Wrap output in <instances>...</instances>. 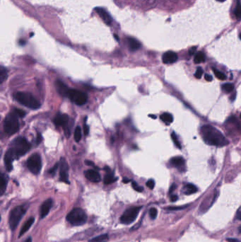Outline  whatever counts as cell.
Listing matches in <instances>:
<instances>
[{
    "instance_id": "484cf974",
    "label": "cell",
    "mask_w": 241,
    "mask_h": 242,
    "mask_svg": "<svg viewBox=\"0 0 241 242\" xmlns=\"http://www.w3.org/2000/svg\"><path fill=\"white\" fill-rule=\"evenodd\" d=\"M8 76V71L4 67L1 66L0 67V82L1 84L6 80Z\"/></svg>"
},
{
    "instance_id": "44dd1931",
    "label": "cell",
    "mask_w": 241,
    "mask_h": 242,
    "mask_svg": "<svg viewBox=\"0 0 241 242\" xmlns=\"http://www.w3.org/2000/svg\"><path fill=\"white\" fill-rule=\"evenodd\" d=\"M108 174H106V176H105L104 179H103V182H104V184L106 185H109V184H113V183H114L115 181H116L117 179L114 176V174L113 173H112V172H108Z\"/></svg>"
},
{
    "instance_id": "b9f144b4",
    "label": "cell",
    "mask_w": 241,
    "mask_h": 242,
    "mask_svg": "<svg viewBox=\"0 0 241 242\" xmlns=\"http://www.w3.org/2000/svg\"><path fill=\"white\" fill-rule=\"evenodd\" d=\"M204 78L206 81H208V82H211L213 79V77L212 76L209 75V74H205V77H204Z\"/></svg>"
},
{
    "instance_id": "d6986e66",
    "label": "cell",
    "mask_w": 241,
    "mask_h": 242,
    "mask_svg": "<svg viewBox=\"0 0 241 242\" xmlns=\"http://www.w3.org/2000/svg\"><path fill=\"white\" fill-rule=\"evenodd\" d=\"M34 221H35V219H34L33 217H30V219H28L26 222L24 223V224L23 225V226H22L21 229V231H20L19 236H18L19 237H21L22 235L25 234V233L26 232V231H28L30 227H31L32 224L34 223Z\"/></svg>"
},
{
    "instance_id": "f35d334b",
    "label": "cell",
    "mask_w": 241,
    "mask_h": 242,
    "mask_svg": "<svg viewBox=\"0 0 241 242\" xmlns=\"http://www.w3.org/2000/svg\"><path fill=\"white\" fill-rule=\"evenodd\" d=\"M58 166H59V164H56L55 165V167H53L52 169H50V170L49 171V173L50 174H54L55 173V171H56V169H57V167H58Z\"/></svg>"
},
{
    "instance_id": "f1b7e54d",
    "label": "cell",
    "mask_w": 241,
    "mask_h": 242,
    "mask_svg": "<svg viewBox=\"0 0 241 242\" xmlns=\"http://www.w3.org/2000/svg\"><path fill=\"white\" fill-rule=\"evenodd\" d=\"M235 16L237 20L241 19V3L237 1L236 7L235 9Z\"/></svg>"
},
{
    "instance_id": "277c9868",
    "label": "cell",
    "mask_w": 241,
    "mask_h": 242,
    "mask_svg": "<svg viewBox=\"0 0 241 242\" xmlns=\"http://www.w3.org/2000/svg\"><path fill=\"white\" fill-rule=\"evenodd\" d=\"M18 117L14 112L8 114L5 117L4 130L5 133L8 135H13L16 134L19 130V122Z\"/></svg>"
},
{
    "instance_id": "ba28073f",
    "label": "cell",
    "mask_w": 241,
    "mask_h": 242,
    "mask_svg": "<svg viewBox=\"0 0 241 242\" xmlns=\"http://www.w3.org/2000/svg\"><path fill=\"white\" fill-rule=\"evenodd\" d=\"M27 167L33 174H38L42 169V159L38 154H33L27 161Z\"/></svg>"
},
{
    "instance_id": "bcb514c9",
    "label": "cell",
    "mask_w": 241,
    "mask_h": 242,
    "mask_svg": "<svg viewBox=\"0 0 241 242\" xmlns=\"http://www.w3.org/2000/svg\"><path fill=\"white\" fill-rule=\"evenodd\" d=\"M175 188H176V186H175V184H173V186H171V187H170V191H169V193H171L172 192H173L174 191H175Z\"/></svg>"
},
{
    "instance_id": "ee69618b",
    "label": "cell",
    "mask_w": 241,
    "mask_h": 242,
    "mask_svg": "<svg viewBox=\"0 0 241 242\" xmlns=\"http://www.w3.org/2000/svg\"><path fill=\"white\" fill-rule=\"evenodd\" d=\"M226 241L228 242H240V241L236 238H227Z\"/></svg>"
},
{
    "instance_id": "d6a6232c",
    "label": "cell",
    "mask_w": 241,
    "mask_h": 242,
    "mask_svg": "<svg viewBox=\"0 0 241 242\" xmlns=\"http://www.w3.org/2000/svg\"><path fill=\"white\" fill-rule=\"evenodd\" d=\"M13 112L16 113V115H17V116L19 117H25L26 114V113L24 110H21V109H19V108H14V110H13Z\"/></svg>"
},
{
    "instance_id": "4316f807",
    "label": "cell",
    "mask_w": 241,
    "mask_h": 242,
    "mask_svg": "<svg viewBox=\"0 0 241 242\" xmlns=\"http://www.w3.org/2000/svg\"><path fill=\"white\" fill-rule=\"evenodd\" d=\"M161 119L163 121V122H166V123L167 124L171 123L173 120V116H172V115L168 113H163L162 115H161Z\"/></svg>"
},
{
    "instance_id": "52a82bcc",
    "label": "cell",
    "mask_w": 241,
    "mask_h": 242,
    "mask_svg": "<svg viewBox=\"0 0 241 242\" xmlns=\"http://www.w3.org/2000/svg\"><path fill=\"white\" fill-rule=\"evenodd\" d=\"M142 207H132L128 208L120 217V222L125 224H130L138 217Z\"/></svg>"
},
{
    "instance_id": "f907efd6",
    "label": "cell",
    "mask_w": 241,
    "mask_h": 242,
    "mask_svg": "<svg viewBox=\"0 0 241 242\" xmlns=\"http://www.w3.org/2000/svg\"><path fill=\"white\" fill-rule=\"evenodd\" d=\"M216 1H219V2H223V1H225V0H216Z\"/></svg>"
},
{
    "instance_id": "83f0119b",
    "label": "cell",
    "mask_w": 241,
    "mask_h": 242,
    "mask_svg": "<svg viewBox=\"0 0 241 242\" xmlns=\"http://www.w3.org/2000/svg\"><path fill=\"white\" fill-rule=\"evenodd\" d=\"M82 129L79 126H77L75 128L74 130V140L76 142H79L82 140Z\"/></svg>"
},
{
    "instance_id": "7402d4cb",
    "label": "cell",
    "mask_w": 241,
    "mask_h": 242,
    "mask_svg": "<svg viewBox=\"0 0 241 242\" xmlns=\"http://www.w3.org/2000/svg\"><path fill=\"white\" fill-rule=\"evenodd\" d=\"M109 240V236L108 234H101L89 240V242H107Z\"/></svg>"
},
{
    "instance_id": "8fae6325",
    "label": "cell",
    "mask_w": 241,
    "mask_h": 242,
    "mask_svg": "<svg viewBox=\"0 0 241 242\" xmlns=\"http://www.w3.org/2000/svg\"><path fill=\"white\" fill-rule=\"evenodd\" d=\"M60 179L61 181L66 183V184H69V165L67 163L66 161L64 159H62L60 162Z\"/></svg>"
},
{
    "instance_id": "c3c4849f",
    "label": "cell",
    "mask_w": 241,
    "mask_h": 242,
    "mask_svg": "<svg viewBox=\"0 0 241 242\" xmlns=\"http://www.w3.org/2000/svg\"><path fill=\"white\" fill-rule=\"evenodd\" d=\"M123 181V183H125V184H127V183L130 182V180L128 179H124Z\"/></svg>"
},
{
    "instance_id": "7dc6e473",
    "label": "cell",
    "mask_w": 241,
    "mask_h": 242,
    "mask_svg": "<svg viewBox=\"0 0 241 242\" xmlns=\"http://www.w3.org/2000/svg\"><path fill=\"white\" fill-rule=\"evenodd\" d=\"M86 164H88V165H91V166H94V163H92V162H90V161H86Z\"/></svg>"
},
{
    "instance_id": "30bf717a",
    "label": "cell",
    "mask_w": 241,
    "mask_h": 242,
    "mask_svg": "<svg viewBox=\"0 0 241 242\" xmlns=\"http://www.w3.org/2000/svg\"><path fill=\"white\" fill-rule=\"evenodd\" d=\"M55 125L57 127H63L65 129V131L66 132V134L67 136H69L70 135V117H69L68 115L63 113H57L56 116L55 117L54 120H53Z\"/></svg>"
},
{
    "instance_id": "4fadbf2b",
    "label": "cell",
    "mask_w": 241,
    "mask_h": 242,
    "mask_svg": "<svg viewBox=\"0 0 241 242\" xmlns=\"http://www.w3.org/2000/svg\"><path fill=\"white\" fill-rule=\"evenodd\" d=\"M84 174H85L86 178L93 183L100 182L101 180V175H100L99 173L97 171L94 170V169H89V170L86 171Z\"/></svg>"
},
{
    "instance_id": "ac0fdd59",
    "label": "cell",
    "mask_w": 241,
    "mask_h": 242,
    "mask_svg": "<svg viewBox=\"0 0 241 242\" xmlns=\"http://www.w3.org/2000/svg\"><path fill=\"white\" fill-rule=\"evenodd\" d=\"M127 44H128L130 50L132 51H138L141 48V43L135 38L129 37L127 38Z\"/></svg>"
},
{
    "instance_id": "d4e9b609",
    "label": "cell",
    "mask_w": 241,
    "mask_h": 242,
    "mask_svg": "<svg viewBox=\"0 0 241 242\" xmlns=\"http://www.w3.org/2000/svg\"><path fill=\"white\" fill-rule=\"evenodd\" d=\"M194 63L196 64H199L204 63L205 61V55L202 53V52H199L196 54L195 57H194Z\"/></svg>"
},
{
    "instance_id": "603a6c76",
    "label": "cell",
    "mask_w": 241,
    "mask_h": 242,
    "mask_svg": "<svg viewBox=\"0 0 241 242\" xmlns=\"http://www.w3.org/2000/svg\"><path fill=\"white\" fill-rule=\"evenodd\" d=\"M197 191V188L193 184H187L185 186V193L186 195H191Z\"/></svg>"
},
{
    "instance_id": "6da1fadb",
    "label": "cell",
    "mask_w": 241,
    "mask_h": 242,
    "mask_svg": "<svg viewBox=\"0 0 241 242\" xmlns=\"http://www.w3.org/2000/svg\"><path fill=\"white\" fill-rule=\"evenodd\" d=\"M201 134L206 144L216 147H223L228 144V142L222 133L210 125H204L201 128Z\"/></svg>"
},
{
    "instance_id": "8d00e7d4",
    "label": "cell",
    "mask_w": 241,
    "mask_h": 242,
    "mask_svg": "<svg viewBox=\"0 0 241 242\" xmlns=\"http://www.w3.org/2000/svg\"><path fill=\"white\" fill-rule=\"evenodd\" d=\"M146 186H147V187L149 188H150V189H151V190L154 189V188L155 186V182H154V180H152V179L149 180V181L146 182Z\"/></svg>"
},
{
    "instance_id": "ab89813d",
    "label": "cell",
    "mask_w": 241,
    "mask_h": 242,
    "mask_svg": "<svg viewBox=\"0 0 241 242\" xmlns=\"http://www.w3.org/2000/svg\"><path fill=\"white\" fill-rule=\"evenodd\" d=\"M236 219H239V220H241V207H239L238 210L237 211Z\"/></svg>"
},
{
    "instance_id": "9c48e42d",
    "label": "cell",
    "mask_w": 241,
    "mask_h": 242,
    "mask_svg": "<svg viewBox=\"0 0 241 242\" xmlns=\"http://www.w3.org/2000/svg\"><path fill=\"white\" fill-rule=\"evenodd\" d=\"M68 97L73 101L75 104L78 105H83L86 103L88 101V96L84 91L77 89H70Z\"/></svg>"
},
{
    "instance_id": "8992f818",
    "label": "cell",
    "mask_w": 241,
    "mask_h": 242,
    "mask_svg": "<svg viewBox=\"0 0 241 242\" xmlns=\"http://www.w3.org/2000/svg\"><path fill=\"white\" fill-rule=\"evenodd\" d=\"M26 212V209L23 205L14 207L10 212L9 223L10 228L12 231H14L16 229Z\"/></svg>"
},
{
    "instance_id": "d590c367",
    "label": "cell",
    "mask_w": 241,
    "mask_h": 242,
    "mask_svg": "<svg viewBox=\"0 0 241 242\" xmlns=\"http://www.w3.org/2000/svg\"><path fill=\"white\" fill-rule=\"evenodd\" d=\"M203 74V70L201 68V67H198L197 71H196V73L194 74V77H196L197 79H201V77H202Z\"/></svg>"
},
{
    "instance_id": "e575fe53",
    "label": "cell",
    "mask_w": 241,
    "mask_h": 242,
    "mask_svg": "<svg viewBox=\"0 0 241 242\" xmlns=\"http://www.w3.org/2000/svg\"><path fill=\"white\" fill-rule=\"evenodd\" d=\"M132 188H133L137 192H142L143 191H144V188H143V187H142V186H139V185L137 184V183L135 182V181H132Z\"/></svg>"
},
{
    "instance_id": "f5cc1de1",
    "label": "cell",
    "mask_w": 241,
    "mask_h": 242,
    "mask_svg": "<svg viewBox=\"0 0 241 242\" xmlns=\"http://www.w3.org/2000/svg\"><path fill=\"white\" fill-rule=\"evenodd\" d=\"M239 38H240V39L241 40V33H240V36H239Z\"/></svg>"
},
{
    "instance_id": "f6af8a7d",
    "label": "cell",
    "mask_w": 241,
    "mask_h": 242,
    "mask_svg": "<svg viewBox=\"0 0 241 242\" xmlns=\"http://www.w3.org/2000/svg\"><path fill=\"white\" fill-rule=\"evenodd\" d=\"M178 197L177 196V195H173V196L171 197V198H170V200H171L172 202H175L176 200H178Z\"/></svg>"
},
{
    "instance_id": "7a4b0ae2",
    "label": "cell",
    "mask_w": 241,
    "mask_h": 242,
    "mask_svg": "<svg viewBox=\"0 0 241 242\" xmlns=\"http://www.w3.org/2000/svg\"><path fill=\"white\" fill-rule=\"evenodd\" d=\"M30 144L23 137H18L13 140L9 149L11 152L15 159H19L30 150Z\"/></svg>"
},
{
    "instance_id": "7c38bea8",
    "label": "cell",
    "mask_w": 241,
    "mask_h": 242,
    "mask_svg": "<svg viewBox=\"0 0 241 242\" xmlns=\"http://www.w3.org/2000/svg\"><path fill=\"white\" fill-rule=\"evenodd\" d=\"M56 89L60 96L63 97H68L70 89L66 84L61 80H57L55 82Z\"/></svg>"
},
{
    "instance_id": "681fc988",
    "label": "cell",
    "mask_w": 241,
    "mask_h": 242,
    "mask_svg": "<svg viewBox=\"0 0 241 242\" xmlns=\"http://www.w3.org/2000/svg\"><path fill=\"white\" fill-rule=\"evenodd\" d=\"M25 242H32V238L30 237H29V238H27Z\"/></svg>"
},
{
    "instance_id": "60d3db41",
    "label": "cell",
    "mask_w": 241,
    "mask_h": 242,
    "mask_svg": "<svg viewBox=\"0 0 241 242\" xmlns=\"http://www.w3.org/2000/svg\"><path fill=\"white\" fill-rule=\"evenodd\" d=\"M84 134L86 135H87L88 134H89V126L87 125H84Z\"/></svg>"
},
{
    "instance_id": "74e56055",
    "label": "cell",
    "mask_w": 241,
    "mask_h": 242,
    "mask_svg": "<svg viewBox=\"0 0 241 242\" xmlns=\"http://www.w3.org/2000/svg\"><path fill=\"white\" fill-rule=\"evenodd\" d=\"M188 205H185V206H181V207H167V210H182V209L185 208L187 207Z\"/></svg>"
},
{
    "instance_id": "db71d44e",
    "label": "cell",
    "mask_w": 241,
    "mask_h": 242,
    "mask_svg": "<svg viewBox=\"0 0 241 242\" xmlns=\"http://www.w3.org/2000/svg\"><path fill=\"white\" fill-rule=\"evenodd\" d=\"M240 117H241V114H240Z\"/></svg>"
},
{
    "instance_id": "7bdbcfd3",
    "label": "cell",
    "mask_w": 241,
    "mask_h": 242,
    "mask_svg": "<svg viewBox=\"0 0 241 242\" xmlns=\"http://www.w3.org/2000/svg\"><path fill=\"white\" fill-rule=\"evenodd\" d=\"M196 50H197V48H196V47H192V48H191V49L190 50V51H189V54L191 55H192L194 54V53H195Z\"/></svg>"
},
{
    "instance_id": "2e32d148",
    "label": "cell",
    "mask_w": 241,
    "mask_h": 242,
    "mask_svg": "<svg viewBox=\"0 0 241 242\" xmlns=\"http://www.w3.org/2000/svg\"><path fill=\"white\" fill-rule=\"evenodd\" d=\"M15 159L13 154L9 149L6 152L4 156V164L8 172H11L13 169V162Z\"/></svg>"
},
{
    "instance_id": "836d02e7",
    "label": "cell",
    "mask_w": 241,
    "mask_h": 242,
    "mask_svg": "<svg viewBox=\"0 0 241 242\" xmlns=\"http://www.w3.org/2000/svg\"><path fill=\"white\" fill-rule=\"evenodd\" d=\"M157 214H158V210L156 208H151L150 210H149V215H150V217L152 219H155L157 217Z\"/></svg>"
},
{
    "instance_id": "1f68e13d",
    "label": "cell",
    "mask_w": 241,
    "mask_h": 242,
    "mask_svg": "<svg viewBox=\"0 0 241 242\" xmlns=\"http://www.w3.org/2000/svg\"><path fill=\"white\" fill-rule=\"evenodd\" d=\"M171 138H172V140H173V142L175 143V146H176L177 147L179 148V149H181V144H180V142H179L178 137H177V135H175V132H172Z\"/></svg>"
},
{
    "instance_id": "3957f363",
    "label": "cell",
    "mask_w": 241,
    "mask_h": 242,
    "mask_svg": "<svg viewBox=\"0 0 241 242\" xmlns=\"http://www.w3.org/2000/svg\"><path fill=\"white\" fill-rule=\"evenodd\" d=\"M14 98L21 104L30 109H38L40 107V103L30 93L17 92L14 94Z\"/></svg>"
},
{
    "instance_id": "f546056e",
    "label": "cell",
    "mask_w": 241,
    "mask_h": 242,
    "mask_svg": "<svg viewBox=\"0 0 241 242\" xmlns=\"http://www.w3.org/2000/svg\"><path fill=\"white\" fill-rule=\"evenodd\" d=\"M213 73H214L215 74V76L216 77V78L220 79V80H225V79H226V76H225V74L222 73V72H220L219 70H216V69H215V68H213Z\"/></svg>"
},
{
    "instance_id": "5b68a950",
    "label": "cell",
    "mask_w": 241,
    "mask_h": 242,
    "mask_svg": "<svg viewBox=\"0 0 241 242\" xmlns=\"http://www.w3.org/2000/svg\"><path fill=\"white\" fill-rule=\"evenodd\" d=\"M67 220L72 225L81 226L85 224L87 221V215L81 208H74L69 212L67 216Z\"/></svg>"
},
{
    "instance_id": "9a60e30c",
    "label": "cell",
    "mask_w": 241,
    "mask_h": 242,
    "mask_svg": "<svg viewBox=\"0 0 241 242\" xmlns=\"http://www.w3.org/2000/svg\"><path fill=\"white\" fill-rule=\"evenodd\" d=\"M178 55L173 51H168L163 55L162 60L165 64H173L178 60Z\"/></svg>"
},
{
    "instance_id": "4dcf8cb0",
    "label": "cell",
    "mask_w": 241,
    "mask_h": 242,
    "mask_svg": "<svg viewBox=\"0 0 241 242\" xmlns=\"http://www.w3.org/2000/svg\"><path fill=\"white\" fill-rule=\"evenodd\" d=\"M234 89V86L233 84H230V83H226V84H224L223 86H222V89L223 91H225L226 93H230L233 91Z\"/></svg>"
},
{
    "instance_id": "816d5d0a",
    "label": "cell",
    "mask_w": 241,
    "mask_h": 242,
    "mask_svg": "<svg viewBox=\"0 0 241 242\" xmlns=\"http://www.w3.org/2000/svg\"><path fill=\"white\" fill-rule=\"evenodd\" d=\"M239 232H240V233L241 232V227L239 228Z\"/></svg>"
},
{
    "instance_id": "e0dca14e",
    "label": "cell",
    "mask_w": 241,
    "mask_h": 242,
    "mask_svg": "<svg viewBox=\"0 0 241 242\" xmlns=\"http://www.w3.org/2000/svg\"><path fill=\"white\" fill-rule=\"evenodd\" d=\"M96 11L99 14V16H101V18L102 19L103 21H104L107 25H111L112 23V18L111 15H110L104 9L96 8Z\"/></svg>"
},
{
    "instance_id": "5bb4252c",
    "label": "cell",
    "mask_w": 241,
    "mask_h": 242,
    "mask_svg": "<svg viewBox=\"0 0 241 242\" xmlns=\"http://www.w3.org/2000/svg\"><path fill=\"white\" fill-rule=\"evenodd\" d=\"M53 205V201L52 200L49 198L47 200L44 202L43 203V205H41L40 207V217L41 218H44L46 216L48 215L49 213L50 210L52 208Z\"/></svg>"
},
{
    "instance_id": "cb8c5ba5",
    "label": "cell",
    "mask_w": 241,
    "mask_h": 242,
    "mask_svg": "<svg viewBox=\"0 0 241 242\" xmlns=\"http://www.w3.org/2000/svg\"><path fill=\"white\" fill-rule=\"evenodd\" d=\"M170 162L173 165L176 166V167H180V166H182L185 164V160L181 157H173V158L171 159Z\"/></svg>"
},
{
    "instance_id": "ffe728a7",
    "label": "cell",
    "mask_w": 241,
    "mask_h": 242,
    "mask_svg": "<svg viewBox=\"0 0 241 242\" xmlns=\"http://www.w3.org/2000/svg\"><path fill=\"white\" fill-rule=\"evenodd\" d=\"M7 177L4 174H1V177H0V194H1V195L4 194L5 191H6V186H7Z\"/></svg>"
}]
</instances>
